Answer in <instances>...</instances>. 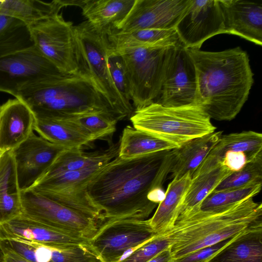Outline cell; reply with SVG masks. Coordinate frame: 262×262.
Listing matches in <instances>:
<instances>
[{
    "instance_id": "cell-23",
    "label": "cell",
    "mask_w": 262,
    "mask_h": 262,
    "mask_svg": "<svg viewBox=\"0 0 262 262\" xmlns=\"http://www.w3.org/2000/svg\"><path fill=\"white\" fill-rule=\"evenodd\" d=\"M222 135V131H215L190 140L172 149L170 177L178 178L188 172L192 176Z\"/></svg>"
},
{
    "instance_id": "cell-8",
    "label": "cell",
    "mask_w": 262,
    "mask_h": 262,
    "mask_svg": "<svg viewBox=\"0 0 262 262\" xmlns=\"http://www.w3.org/2000/svg\"><path fill=\"white\" fill-rule=\"evenodd\" d=\"M76 38L88 71L99 91L125 118L133 107L124 102L110 75L107 55L111 47L106 34L95 29L87 20L74 26Z\"/></svg>"
},
{
    "instance_id": "cell-33",
    "label": "cell",
    "mask_w": 262,
    "mask_h": 262,
    "mask_svg": "<svg viewBox=\"0 0 262 262\" xmlns=\"http://www.w3.org/2000/svg\"><path fill=\"white\" fill-rule=\"evenodd\" d=\"M261 185L262 183H256L235 189L212 192L202 202L200 209L203 211L214 210L253 198L260 192Z\"/></svg>"
},
{
    "instance_id": "cell-41",
    "label": "cell",
    "mask_w": 262,
    "mask_h": 262,
    "mask_svg": "<svg viewBox=\"0 0 262 262\" xmlns=\"http://www.w3.org/2000/svg\"><path fill=\"white\" fill-rule=\"evenodd\" d=\"M24 25L26 24L16 18L0 15V38Z\"/></svg>"
},
{
    "instance_id": "cell-12",
    "label": "cell",
    "mask_w": 262,
    "mask_h": 262,
    "mask_svg": "<svg viewBox=\"0 0 262 262\" xmlns=\"http://www.w3.org/2000/svg\"><path fill=\"white\" fill-rule=\"evenodd\" d=\"M21 214L28 218L90 241L98 230V223L32 190L21 191Z\"/></svg>"
},
{
    "instance_id": "cell-21",
    "label": "cell",
    "mask_w": 262,
    "mask_h": 262,
    "mask_svg": "<svg viewBox=\"0 0 262 262\" xmlns=\"http://www.w3.org/2000/svg\"><path fill=\"white\" fill-rule=\"evenodd\" d=\"M191 180L192 175L188 172L173 178L168 184L164 199L158 204L152 216L148 219L157 234L166 233L173 228Z\"/></svg>"
},
{
    "instance_id": "cell-20",
    "label": "cell",
    "mask_w": 262,
    "mask_h": 262,
    "mask_svg": "<svg viewBox=\"0 0 262 262\" xmlns=\"http://www.w3.org/2000/svg\"><path fill=\"white\" fill-rule=\"evenodd\" d=\"M227 151H243L251 158L255 157L262 154V134L248 130L222 135L192 178L222 164V158Z\"/></svg>"
},
{
    "instance_id": "cell-19",
    "label": "cell",
    "mask_w": 262,
    "mask_h": 262,
    "mask_svg": "<svg viewBox=\"0 0 262 262\" xmlns=\"http://www.w3.org/2000/svg\"><path fill=\"white\" fill-rule=\"evenodd\" d=\"M228 34L262 45V4L244 0H220Z\"/></svg>"
},
{
    "instance_id": "cell-45",
    "label": "cell",
    "mask_w": 262,
    "mask_h": 262,
    "mask_svg": "<svg viewBox=\"0 0 262 262\" xmlns=\"http://www.w3.org/2000/svg\"><path fill=\"white\" fill-rule=\"evenodd\" d=\"M0 3H1V0H0Z\"/></svg>"
},
{
    "instance_id": "cell-31",
    "label": "cell",
    "mask_w": 262,
    "mask_h": 262,
    "mask_svg": "<svg viewBox=\"0 0 262 262\" xmlns=\"http://www.w3.org/2000/svg\"><path fill=\"white\" fill-rule=\"evenodd\" d=\"M233 172L219 164L215 167L192 178L180 210V214L200 209L205 199Z\"/></svg>"
},
{
    "instance_id": "cell-14",
    "label": "cell",
    "mask_w": 262,
    "mask_h": 262,
    "mask_svg": "<svg viewBox=\"0 0 262 262\" xmlns=\"http://www.w3.org/2000/svg\"><path fill=\"white\" fill-rule=\"evenodd\" d=\"M196 92L194 64L187 49L180 42L175 48L157 103L166 107L197 105Z\"/></svg>"
},
{
    "instance_id": "cell-1",
    "label": "cell",
    "mask_w": 262,
    "mask_h": 262,
    "mask_svg": "<svg viewBox=\"0 0 262 262\" xmlns=\"http://www.w3.org/2000/svg\"><path fill=\"white\" fill-rule=\"evenodd\" d=\"M172 163L169 150L130 159L117 156L107 163L86 187L89 199L102 214L99 224L146 220L158 205L150 200V194L162 188Z\"/></svg>"
},
{
    "instance_id": "cell-3",
    "label": "cell",
    "mask_w": 262,
    "mask_h": 262,
    "mask_svg": "<svg viewBox=\"0 0 262 262\" xmlns=\"http://www.w3.org/2000/svg\"><path fill=\"white\" fill-rule=\"evenodd\" d=\"M262 225V204L249 198L211 211L200 209L180 214L167 232L172 258L231 238L251 227Z\"/></svg>"
},
{
    "instance_id": "cell-6",
    "label": "cell",
    "mask_w": 262,
    "mask_h": 262,
    "mask_svg": "<svg viewBox=\"0 0 262 262\" xmlns=\"http://www.w3.org/2000/svg\"><path fill=\"white\" fill-rule=\"evenodd\" d=\"M176 46L140 47L114 50L123 60L130 100L135 110L154 102L160 95Z\"/></svg>"
},
{
    "instance_id": "cell-29",
    "label": "cell",
    "mask_w": 262,
    "mask_h": 262,
    "mask_svg": "<svg viewBox=\"0 0 262 262\" xmlns=\"http://www.w3.org/2000/svg\"><path fill=\"white\" fill-rule=\"evenodd\" d=\"M35 118L34 130L52 143L72 149L81 148L92 142L67 120L49 117Z\"/></svg>"
},
{
    "instance_id": "cell-40",
    "label": "cell",
    "mask_w": 262,
    "mask_h": 262,
    "mask_svg": "<svg viewBox=\"0 0 262 262\" xmlns=\"http://www.w3.org/2000/svg\"><path fill=\"white\" fill-rule=\"evenodd\" d=\"M252 159L243 151H227L224 154L221 163L231 171L235 172L241 169Z\"/></svg>"
},
{
    "instance_id": "cell-10",
    "label": "cell",
    "mask_w": 262,
    "mask_h": 262,
    "mask_svg": "<svg viewBox=\"0 0 262 262\" xmlns=\"http://www.w3.org/2000/svg\"><path fill=\"white\" fill-rule=\"evenodd\" d=\"M98 225L89 242L103 262L121 261L157 235L148 219H122Z\"/></svg>"
},
{
    "instance_id": "cell-17",
    "label": "cell",
    "mask_w": 262,
    "mask_h": 262,
    "mask_svg": "<svg viewBox=\"0 0 262 262\" xmlns=\"http://www.w3.org/2000/svg\"><path fill=\"white\" fill-rule=\"evenodd\" d=\"M4 238L23 239L58 249L89 243L85 239L70 235L22 214L0 226V239Z\"/></svg>"
},
{
    "instance_id": "cell-16",
    "label": "cell",
    "mask_w": 262,
    "mask_h": 262,
    "mask_svg": "<svg viewBox=\"0 0 262 262\" xmlns=\"http://www.w3.org/2000/svg\"><path fill=\"white\" fill-rule=\"evenodd\" d=\"M191 0H135L117 30L175 29Z\"/></svg>"
},
{
    "instance_id": "cell-18",
    "label": "cell",
    "mask_w": 262,
    "mask_h": 262,
    "mask_svg": "<svg viewBox=\"0 0 262 262\" xmlns=\"http://www.w3.org/2000/svg\"><path fill=\"white\" fill-rule=\"evenodd\" d=\"M35 116L21 100L9 99L0 105V150L11 151L34 132Z\"/></svg>"
},
{
    "instance_id": "cell-36",
    "label": "cell",
    "mask_w": 262,
    "mask_h": 262,
    "mask_svg": "<svg viewBox=\"0 0 262 262\" xmlns=\"http://www.w3.org/2000/svg\"><path fill=\"white\" fill-rule=\"evenodd\" d=\"M49 262H103L90 243L58 249L51 247Z\"/></svg>"
},
{
    "instance_id": "cell-43",
    "label": "cell",
    "mask_w": 262,
    "mask_h": 262,
    "mask_svg": "<svg viewBox=\"0 0 262 262\" xmlns=\"http://www.w3.org/2000/svg\"><path fill=\"white\" fill-rule=\"evenodd\" d=\"M170 246L158 253L146 262H170L172 259Z\"/></svg>"
},
{
    "instance_id": "cell-15",
    "label": "cell",
    "mask_w": 262,
    "mask_h": 262,
    "mask_svg": "<svg viewBox=\"0 0 262 262\" xmlns=\"http://www.w3.org/2000/svg\"><path fill=\"white\" fill-rule=\"evenodd\" d=\"M67 149L33 132L25 141L11 150L20 191L31 188L56 157Z\"/></svg>"
},
{
    "instance_id": "cell-46",
    "label": "cell",
    "mask_w": 262,
    "mask_h": 262,
    "mask_svg": "<svg viewBox=\"0 0 262 262\" xmlns=\"http://www.w3.org/2000/svg\"><path fill=\"white\" fill-rule=\"evenodd\" d=\"M3 262H4V261H3Z\"/></svg>"
},
{
    "instance_id": "cell-44",
    "label": "cell",
    "mask_w": 262,
    "mask_h": 262,
    "mask_svg": "<svg viewBox=\"0 0 262 262\" xmlns=\"http://www.w3.org/2000/svg\"><path fill=\"white\" fill-rule=\"evenodd\" d=\"M2 154H3L2 153V152H1V150H0V157H1V155H2Z\"/></svg>"
},
{
    "instance_id": "cell-32",
    "label": "cell",
    "mask_w": 262,
    "mask_h": 262,
    "mask_svg": "<svg viewBox=\"0 0 262 262\" xmlns=\"http://www.w3.org/2000/svg\"><path fill=\"white\" fill-rule=\"evenodd\" d=\"M71 122L92 142L112 135L116 130L118 121L103 114H92L64 119Z\"/></svg>"
},
{
    "instance_id": "cell-25",
    "label": "cell",
    "mask_w": 262,
    "mask_h": 262,
    "mask_svg": "<svg viewBox=\"0 0 262 262\" xmlns=\"http://www.w3.org/2000/svg\"><path fill=\"white\" fill-rule=\"evenodd\" d=\"M209 262H262V225L232 237Z\"/></svg>"
},
{
    "instance_id": "cell-7",
    "label": "cell",
    "mask_w": 262,
    "mask_h": 262,
    "mask_svg": "<svg viewBox=\"0 0 262 262\" xmlns=\"http://www.w3.org/2000/svg\"><path fill=\"white\" fill-rule=\"evenodd\" d=\"M28 27L35 47L61 72L91 77L80 50L74 26L72 23L66 21L62 14Z\"/></svg>"
},
{
    "instance_id": "cell-35",
    "label": "cell",
    "mask_w": 262,
    "mask_h": 262,
    "mask_svg": "<svg viewBox=\"0 0 262 262\" xmlns=\"http://www.w3.org/2000/svg\"><path fill=\"white\" fill-rule=\"evenodd\" d=\"M107 63L110 75L115 88L126 104L133 107L130 100L129 84L123 60L121 55L113 50L111 46L107 55Z\"/></svg>"
},
{
    "instance_id": "cell-9",
    "label": "cell",
    "mask_w": 262,
    "mask_h": 262,
    "mask_svg": "<svg viewBox=\"0 0 262 262\" xmlns=\"http://www.w3.org/2000/svg\"><path fill=\"white\" fill-rule=\"evenodd\" d=\"M105 165L40 178L29 189L99 222L101 213L89 199L86 187Z\"/></svg>"
},
{
    "instance_id": "cell-26",
    "label": "cell",
    "mask_w": 262,
    "mask_h": 262,
    "mask_svg": "<svg viewBox=\"0 0 262 262\" xmlns=\"http://www.w3.org/2000/svg\"><path fill=\"white\" fill-rule=\"evenodd\" d=\"M118 147L119 143L112 144L104 150L90 153L83 152L81 148L65 149L56 157L40 178L105 165L118 156Z\"/></svg>"
},
{
    "instance_id": "cell-28",
    "label": "cell",
    "mask_w": 262,
    "mask_h": 262,
    "mask_svg": "<svg viewBox=\"0 0 262 262\" xmlns=\"http://www.w3.org/2000/svg\"><path fill=\"white\" fill-rule=\"evenodd\" d=\"M67 1L1 0L0 15L16 18L27 26L59 13Z\"/></svg>"
},
{
    "instance_id": "cell-38",
    "label": "cell",
    "mask_w": 262,
    "mask_h": 262,
    "mask_svg": "<svg viewBox=\"0 0 262 262\" xmlns=\"http://www.w3.org/2000/svg\"><path fill=\"white\" fill-rule=\"evenodd\" d=\"M170 246L167 233L157 234L119 262H146Z\"/></svg>"
},
{
    "instance_id": "cell-39",
    "label": "cell",
    "mask_w": 262,
    "mask_h": 262,
    "mask_svg": "<svg viewBox=\"0 0 262 262\" xmlns=\"http://www.w3.org/2000/svg\"><path fill=\"white\" fill-rule=\"evenodd\" d=\"M231 238L198 250L183 256L172 259L170 262H209L229 242Z\"/></svg>"
},
{
    "instance_id": "cell-37",
    "label": "cell",
    "mask_w": 262,
    "mask_h": 262,
    "mask_svg": "<svg viewBox=\"0 0 262 262\" xmlns=\"http://www.w3.org/2000/svg\"><path fill=\"white\" fill-rule=\"evenodd\" d=\"M34 46L28 27L24 25L0 39V57Z\"/></svg>"
},
{
    "instance_id": "cell-27",
    "label": "cell",
    "mask_w": 262,
    "mask_h": 262,
    "mask_svg": "<svg viewBox=\"0 0 262 262\" xmlns=\"http://www.w3.org/2000/svg\"><path fill=\"white\" fill-rule=\"evenodd\" d=\"M115 51L140 47L176 46L181 42L175 29H140L123 32L118 30L107 35Z\"/></svg>"
},
{
    "instance_id": "cell-13",
    "label": "cell",
    "mask_w": 262,
    "mask_h": 262,
    "mask_svg": "<svg viewBox=\"0 0 262 262\" xmlns=\"http://www.w3.org/2000/svg\"><path fill=\"white\" fill-rule=\"evenodd\" d=\"M175 29L186 49H200L208 38L228 34L220 0H191Z\"/></svg>"
},
{
    "instance_id": "cell-22",
    "label": "cell",
    "mask_w": 262,
    "mask_h": 262,
    "mask_svg": "<svg viewBox=\"0 0 262 262\" xmlns=\"http://www.w3.org/2000/svg\"><path fill=\"white\" fill-rule=\"evenodd\" d=\"M135 0H83L82 13L97 30L108 35L117 30Z\"/></svg>"
},
{
    "instance_id": "cell-24",
    "label": "cell",
    "mask_w": 262,
    "mask_h": 262,
    "mask_svg": "<svg viewBox=\"0 0 262 262\" xmlns=\"http://www.w3.org/2000/svg\"><path fill=\"white\" fill-rule=\"evenodd\" d=\"M22 213L21 191L11 151L0 157V226Z\"/></svg>"
},
{
    "instance_id": "cell-30",
    "label": "cell",
    "mask_w": 262,
    "mask_h": 262,
    "mask_svg": "<svg viewBox=\"0 0 262 262\" xmlns=\"http://www.w3.org/2000/svg\"><path fill=\"white\" fill-rule=\"evenodd\" d=\"M177 147L150 134L127 125L124 128L119 142L118 156L130 159Z\"/></svg>"
},
{
    "instance_id": "cell-2",
    "label": "cell",
    "mask_w": 262,
    "mask_h": 262,
    "mask_svg": "<svg viewBox=\"0 0 262 262\" xmlns=\"http://www.w3.org/2000/svg\"><path fill=\"white\" fill-rule=\"evenodd\" d=\"M194 64L196 105L210 119L230 121L248 99L254 82L249 55L236 47L220 52L187 49Z\"/></svg>"
},
{
    "instance_id": "cell-42",
    "label": "cell",
    "mask_w": 262,
    "mask_h": 262,
    "mask_svg": "<svg viewBox=\"0 0 262 262\" xmlns=\"http://www.w3.org/2000/svg\"><path fill=\"white\" fill-rule=\"evenodd\" d=\"M0 250L2 252L4 262H30L12 251L5 248H0Z\"/></svg>"
},
{
    "instance_id": "cell-5",
    "label": "cell",
    "mask_w": 262,
    "mask_h": 262,
    "mask_svg": "<svg viewBox=\"0 0 262 262\" xmlns=\"http://www.w3.org/2000/svg\"><path fill=\"white\" fill-rule=\"evenodd\" d=\"M130 120L135 128L178 147L216 129L209 116L198 105L166 107L154 102L135 110Z\"/></svg>"
},
{
    "instance_id": "cell-11",
    "label": "cell",
    "mask_w": 262,
    "mask_h": 262,
    "mask_svg": "<svg viewBox=\"0 0 262 262\" xmlns=\"http://www.w3.org/2000/svg\"><path fill=\"white\" fill-rule=\"evenodd\" d=\"M68 75H71L61 72L35 46L0 57V92L14 97L27 85Z\"/></svg>"
},
{
    "instance_id": "cell-34",
    "label": "cell",
    "mask_w": 262,
    "mask_h": 262,
    "mask_svg": "<svg viewBox=\"0 0 262 262\" xmlns=\"http://www.w3.org/2000/svg\"><path fill=\"white\" fill-rule=\"evenodd\" d=\"M262 183V154L250 160L240 170L226 177L213 192Z\"/></svg>"
},
{
    "instance_id": "cell-4",
    "label": "cell",
    "mask_w": 262,
    "mask_h": 262,
    "mask_svg": "<svg viewBox=\"0 0 262 262\" xmlns=\"http://www.w3.org/2000/svg\"><path fill=\"white\" fill-rule=\"evenodd\" d=\"M15 98L23 101L35 117L68 119L103 114L118 122L125 118L112 106L88 75H71L33 83L21 89Z\"/></svg>"
}]
</instances>
